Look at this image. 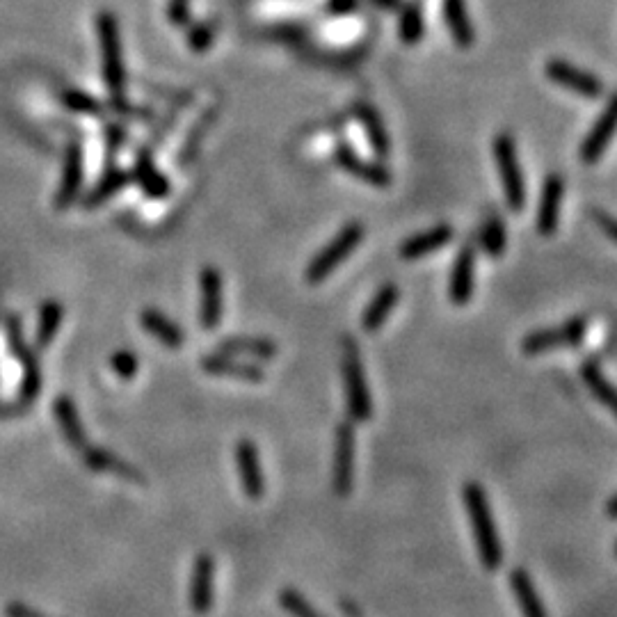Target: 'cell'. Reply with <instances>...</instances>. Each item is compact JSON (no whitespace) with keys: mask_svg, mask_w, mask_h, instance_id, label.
I'll use <instances>...</instances> for the list:
<instances>
[{"mask_svg":"<svg viewBox=\"0 0 617 617\" xmlns=\"http://www.w3.org/2000/svg\"><path fill=\"white\" fill-rule=\"evenodd\" d=\"M462 501L471 519V528H474L480 563L490 572L499 570L503 563V544L499 540V533H496L487 492L478 483H467L462 487Z\"/></svg>","mask_w":617,"mask_h":617,"instance_id":"cell-1","label":"cell"},{"mask_svg":"<svg viewBox=\"0 0 617 617\" xmlns=\"http://www.w3.org/2000/svg\"><path fill=\"white\" fill-rule=\"evenodd\" d=\"M96 35L101 44L103 58V80H106L112 108L117 112H126V69H124V51L122 35H119L117 19L110 12L96 14Z\"/></svg>","mask_w":617,"mask_h":617,"instance_id":"cell-2","label":"cell"},{"mask_svg":"<svg viewBox=\"0 0 617 617\" xmlns=\"http://www.w3.org/2000/svg\"><path fill=\"white\" fill-rule=\"evenodd\" d=\"M343 382H346V403L352 423H364L373 416V400L364 375V364L359 357V346L352 339L343 341Z\"/></svg>","mask_w":617,"mask_h":617,"instance_id":"cell-3","label":"cell"},{"mask_svg":"<svg viewBox=\"0 0 617 617\" xmlns=\"http://www.w3.org/2000/svg\"><path fill=\"white\" fill-rule=\"evenodd\" d=\"M364 224L362 222H348L339 234H336L327 247H323L311 263L307 266V282L309 284H323L332 272L341 266L348 256L357 250L359 243L364 240Z\"/></svg>","mask_w":617,"mask_h":617,"instance_id":"cell-4","label":"cell"},{"mask_svg":"<svg viewBox=\"0 0 617 617\" xmlns=\"http://www.w3.org/2000/svg\"><path fill=\"white\" fill-rule=\"evenodd\" d=\"M492 151H494L496 170H499V179L503 183V195H506L510 211H515V213L524 211L526 181H524L522 165H519V158H517V144L515 140H512V135L510 133L496 135Z\"/></svg>","mask_w":617,"mask_h":617,"instance_id":"cell-5","label":"cell"},{"mask_svg":"<svg viewBox=\"0 0 617 617\" xmlns=\"http://www.w3.org/2000/svg\"><path fill=\"white\" fill-rule=\"evenodd\" d=\"M588 334V318L576 316L570 318L563 325L547 327V330H535L524 336L522 350L526 355H542V352L554 350V348H567V346H579Z\"/></svg>","mask_w":617,"mask_h":617,"instance_id":"cell-6","label":"cell"},{"mask_svg":"<svg viewBox=\"0 0 617 617\" xmlns=\"http://www.w3.org/2000/svg\"><path fill=\"white\" fill-rule=\"evenodd\" d=\"M355 426L352 421H343L334 432V464H332V487L336 496H348L355 480Z\"/></svg>","mask_w":617,"mask_h":617,"instance_id":"cell-7","label":"cell"},{"mask_svg":"<svg viewBox=\"0 0 617 617\" xmlns=\"http://www.w3.org/2000/svg\"><path fill=\"white\" fill-rule=\"evenodd\" d=\"M544 74H547L551 83L565 87V90L579 94L588 101H597L599 96L604 94L602 80H599L595 74H590V71H583L565 60H558V58L549 60L547 67H544Z\"/></svg>","mask_w":617,"mask_h":617,"instance_id":"cell-8","label":"cell"},{"mask_svg":"<svg viewBox=\"0 0 617 617\" xmlns=\"http://www.w3.org/2000/svg\"><path fill=\"white\" fill-rule=\"evenodd\" d=\"M190 611L204 617L213 611L215 606V558L211 554H199L195 558L190 574V590H188Z\"/></svg>","mask_w":617,"mask_h":617,"instance_id":"cell-9","label":"cell"},{"mask_svg":"<svg viewBox=\"0 0 617 617\" xmlns=\"http://www.w3.org/2000/svg\"><path fill=\"white\" fill-rule=\"evenodd\" d=\"M617 133V92L608 99V103L602 110V115L597 117V122L592 124L586 138L581 142V160L586 165H595L599 158L604 156L608 144L615 138Z\"/></svg>","mask_w":617,"mask_h":617,"instance_id":"cell-10","label":"cell"},{"mask_svg":"<svg viewBox=\"0 0 617 617\" xmlns=\"http://www.w3.org/2000/svg\"><path fill=\"white\" fill-rule=\"evenodd\" d=\"M334 163L339 165L343 172H348L350 176H357L359 181L371 183V186H375V188H387V186H391V181H394V176H391L387 167L362 158L355 149L350 147L348 142L336 144Z\"/></svg>","mask_w":617,"mask_h":617,"instance_id":"cell-11","label":"cell"},{"mask_svg":"<svg viewBox=\"0 0 617 617\" xmlns=\"http://www.w3.org/2000/svg\"><path fill=\"white\" fill-rule=\"evenodd\" d=\"M7 341H10V348L14 352V357L21 362L23 368V382H21V398L23 400H35L39 394V387H42V375H39V364L35 355L26 341L21 336L19 320L10 318L7 320Z\"/></svg>","mask_w":617,"mask_h":617,"instance_id":"cell-12","label":"cell"},{"mask_svg":"<svg viewBox=\"0 0 617 617\" xmlns=\"http://www.w3.org/2000/svg\"><path fill=\"white\" fill-rule=\"evenodd\" d=\"M83 176H85V156L78 142H71L67 151H64V167H62V179L58 195H55V206L64 211L76 202L83 188Z\"/></svg>","mask_w":617,"mask_h":617,"instance_id":"cell-13","label":"cell"},{"mask_svg":"<svg viewBox=\"0 0 617 617\" xmlns=\"http://www.w3.org/2000/svg\"><path fill=\"white\" fill-rule=\"evenodd\" d=\"M474 279H476V250L474 245L467 243L460 247L451 270L448 298H451L453 304L464 307V304L471 302V295H474Z\"/></svg>","mask_w":617,"mask_h":617,"instance_id":"cell-14","label":"cell"},{"mask_svg":"<svg viewBox=\"0 0 617 617\" xmlns=\"http://www.w3.org/2000/svg\"><path fill=\"white\" fill-rule=\"evenodd\" d=\"M565 197V181L560 174H549L544 179L540 206H538V234L540 236H554L560 222V206H563Z\"/></svg>","mask_w":617,"mask_h":617,"instance_id":"cell-15","label":"cell"},{"mask_svg":"<svg viewBox=\"0 0 617 617\" xmlns=\"http://www.w3.org/2000/svg\"><path fill=\"white\" fill-rule=\"evenodd\" d=\"M236 467L240 476V485L243 492L250 496L252 501H259L266 494V478H263L259 453L250 439H240L236 446Z\"/></svg>","mask_w":617,"mask_h":617,"instance_id":"cell-16","label":"cell"},{"mask_svg":"<svg viewBox=\"0 0 617 617\" xmlns=\"http://www.w3.org/2000/svg\"><path fill=\"white\" fill-rule=\"evenodd\" d=\"M80 458H83L85 467L96 471V474H112L126 480V483L144 485V476L138 469L131 467V464L124 462L122 458H117V455H112L106 448H96L87 444L83 451H80Z\"/></svg>","mask_w":617,"mask_h":617,"instance_id":"cell-17","label":"cell"},{"mask_svg":"<svg viewBox=\"0 0 617 617\" xmlns=\"http://www.w3.org/2000/svg\"><path fill=\"white\" fill-rule=\"evenodd\" d=\"M202 304H199V323L204 330H215L222 318V277L215 268H204L199 277Z\"/></svg>","mask_w":617,"mask_h":617,"instance_id":"cell-18","label":"cell"},{"mask_svg":"<svg viewBox=\"0 0 617 617\" xmlns=\"http://www.w3.org/2000/svg\"><path fill=\"white\" fill-rule=\"evenodd\" d=\"M453 238H455V229L451 227V224H437V227H432L428 231H421V234L405 238L398 254L407 261L421 259V256L442 250V247L451 243Z\"/></svg>","mask_w":617,"mask_h":617,"instance_id":"cell-19","label":"cell"},{"mask_svg":"<svg viewBox=\"0 0 617 617\" xmlns=\"http://www.w3.org/2000/svg\"><path fill=\"white\" fill-rule=\"evenodd\" d=\"M355 117L362 122L364 126V133L368 138V144H371L375 156L378 158H384L389 156L391 151V142H389V135H387V128H384V122L380 117V112L375 110L371 103H355Z\"/></svg>","mask_w":617,"mask_h":617,"instance_id":"cell-20","label":"cell"},{"mask_svg":"<svg viewBox=\"0 0 617 617\" xmlns=\"http://www.w3.org/2000/svg\"><path fill=\"white\" fill-rule=\"evenodd\" d=\"M133 174H135V181L140 183V188L147 197L163 199V197L170 195V181H167L165 176L158 172V167H156L154 160H151L147 149H142L138 158H135Z\"/></svg>","mask_w":617,"mask_h":617,"instance_id":"cell-21","label":"cell"},{"mask_svg":"<svg viewBox=\"0 0 617 617\" xmlns=\"http://www.w3.org/2000/svg\"><path fill=\"white\" fill-rule=\"evenodd\" d=\"M53 414H55V421H58V426H60V432L64 435V439H67V444L71 448H76L78 453L83 451V448L87 446V435H85L83 423H80V419H78L76 405L71 403V398L60 396L58 400H55Z\"/></svg>","mask_w":617,"mask_h":617,"instance_id":"cell-22","label":"cell"},{"mask_svg":"<svg viewBox=\"0 0 617 617\" xmlns=\"http://www.w3.org/2000/svg\"><path fill=\"white\" fill-rule=\"evenodd\" d=\"M510 588L519 608H522L524 617H547L538 590H535L531 576H528L524 567H515V570L510 572Z\"/></svg>","mask_w":617,"mask_h":617,"instance_id":"cell-23","label":"cell"},{"mask_svg":"<svg viewBox=\"0 0 617 617\" xmlns=\"http://www.w3.org/2000/svg\"><path fill=\"white\" fill-rule=\"evenodd\" d=\"M400 298V288L396 284H384L378 293L373 295V300L368 302V307L364 309L362 316V327L366 332H375L384 325V320L389 318L391 309L398 304Z\"/></svg>","mask_w":617,"mask_h":617,"instance_id":"cell-24","label":"cell"},{"mask_svg":"<svg viewBox=\"0 0 617 617\" xmlns=\"http://www.w3.org/2000/svg\"><path fill=\"white\" fill-rule=\"evenodd\" d=\"M202 368L208 375H218V378H234V380H243V382H261L263 380V371L259 366L236 362V359H231L227 355L204 357Z\"/></svg>","mask_w":617,"mask_h":617,"instance_id":"cell-25","label":"cell"},{"mask_svg":"<svg viewBox=\"0 0 617 617\" xmlns=\"http://www.w3.org/2000/svg\"><path fill=\"white\" fill-rule=\"evenodd\" d=\"M581 378L586 382V387L592 391V396H595L606 410H611L617 416V387L608 382L597 359H586V362H583Z\"/></svg>","mask_w":617,"mask_h":617,"instance_id":"cell-26","label":"cell"},{"mask_svg":"<svg viewBox=\"0 0 617 617\" xmlns=\"http://www.w3.org/2000/svg\"><path fill=\"white\" fill-rule=\"evenodd\" d=\"M128 183H131V176L122 167H110V170L96 181V186L87 192L83 197V208L92 211V208H99L103 202H108L110 197H115L117 192H122Z\"/></svg>","mask_w":617,"mask_h":617,"instance_id":"cell-27","label":"cell"},{"mask_svg":"<svg viewBox=\"0 0 617 617\" xmlns=\"http://www.w3.org/2000/svg\"><path fill=\"white\" fill-rule=\"evenodd\" d=\"M444 16L446 26L451 30L455 44L460 48H469L474 44V28H471L469 12L464 0H444Z\"/></svg>","mask_w":617,"mask_h":617,"instance_id":"cell-28","label":"cell"},{"mask_svg":"<svg viewBox=\"0 0 617 617\" xmlns=\"http://www.w3.org/2000/svg\"><path fill=\"white\" fill-rule=\"evenodd\" d=\"M142 327L167 348H181L183 346V330L176 323H172L170 318L160 314V311H154V309L144 311Z\"/></svg>","mask_w":617,"mask_h":617,"instance_id":"cell-29","label":"cell"},{"mask_svg":"<svg viewBox=\"0 0 617 617\" xmlns=\"http://www.w3.org/2000/svg\"><path fill=\"white\" fill-rule=\"evenodd\" d=\"M220 355L227 357H254L272 359L277 355V346L268 339H227L218 346Z\"/></svg>","mask_w":617,"mask_h":617,"instance_id":"cell-30","label":"cell"},{"mask_svg":"<svg viewBox=\"0 0 617 617\" xmlns=\"http://www.w3.org/2000/svg\"><path fill=\"white\" fill-rule=\"evenodd\" d=\"M478 243L490 256H501L508 247V234H506V222L499 215H487L483 227L478 231Z\"/></svg>","mask_w":617,"mask_h":617,"instance_id":"cell-31","label":"cell"},{"mask_svg":"<svg viewBox=\"0 0 617 617\" xmlns=\"http://www.w3.org/2000/svg\"><path fill=\"white\" fill-rule=\"evenodd\" d=\"M62 316L64 311L60 307V302H46L42 304V309H39V320H37V346L46 348L51 346L55 334H58L60 325H62Z\"/></svg>","mask_w":617,"mask_h":617,"instance_id":"cell-32","label":"cell"},{"mask_svg":"<svg viewBox=\"0 0 617 617\" xmlns=\"http://www.w3.org/2000/svg\"><path fill=\"white\" fill-rule=\"evenodd\" d=\"M215 119H218V112L208 110V112H204V117L195 124V128H192L190 135L186 138V142L181 144V154H179V163L181 165H188L190 160L195 158L199 144H202V140L206 138V133L211 131V126L215 124Z\"/></svg>","mask_w":617,"mask_h":617,"instance_id":"cell-33","label":"cell"},{"mask_svg":"<svg viewBox=\"0 0 617 617\" xmlns=\"http://www.w3.org/2000/svg\"><path fill=\"white\" fill-rule=\"evenodd\" d=\"M398 35L403 39L405 44H419L423 37V12L419 3H410L400 14V26H398Z\"/></svg>","mask_w":617,"mask_h":617,"instance_id":"cell-34","label":"cell"},{"mask_svg":"<svg viewBox=\"0 0 617 617\" xmlns=\"http://www.w3.org/2000/svg\"><path fill=\"white\" fill-rule=\"evenodd\" d=\"M279 606H282L291 617H327V615L320 613L318 608L295 588L279 590Z\"/></svg>","mask_w":617,"mask_h":617,"instance_id":"cell-35","label":"cell"},{"mask_svg":"<svg viewBox=\"0 0 617 617\" xmlns=\"http://www.w3.org/2000/svg\"><path fill=\"white\" fill-rule=\"evenodd\" d=\"M60 101H62V106H64V108L71 110V112H76V115H90V117H99V115H103V106H101V103L96 101L94 96L85 94V92H80V90H67V92H62Z\"/></svg>","mask_w":617,"mask_h":617,"instance_id":"cell-36","label":"cell"},{"mask_svg":"<svg viewBox=\"0 0 617 617\" xmlns=\"http://www.w3.org/2000/svg\"><path fill=\"white\" fill-rule=\"evenodd\" d=\"M215 32H218V26H215V21H204L197 23V26H192L188 30V48L195 53H204L208 48L213 46Z\"/></svg>","mask_w":617,"mask_h":617,"instance_id":"cell-37","label":"cell"},{"mask_svg":"<svg viewBox=\"0 0 617 617\" xmlns=\"http://www.w3.org/2000/svg\"><path fill=\"white\" fill-rule=\"evenodd\" d=\"M110 368L119 380H131V378H135V375H138L140 359L135 357L131 350H119V352H115V355H112Z\"/></svg>","mask_w":617,"mask_h":617,"instance_id":"cell-38","label":"cell"},{"mask_svg":"<svg viewBox=\"0 0 617 617\" xmlns=\"http://www.w3.org/2000/svg\"><path fill=\"white\" fill-rule=\"evenodd\" d=\"M167 16H170V21L174 23V26L188 28L190 21H192L188 0H172L170 7H167Z\"/></svg>","mask_w":617,"mask_h":617,"instance_id":"cell-39","label":"cell"},{"mask_svg":"<svg viewBox=\"0 0 617 617\" xmlns=\"http://www.w3.org/2000/svg\"><path fill=\"white\" fill-rule=\"evenodd\" d=\"M590 215H592V220H595L597 227L602 229V234L606 238H611L613 243L617 245V218H615V215L606 213V211H592Z\"/></svg>","mask_w":617,"mask_h":617,"instance_id":"cell-40","label":"cell"},{"mask_svg":"<svg viewBox=\"0 0 617 617\" xmlns=\"http://www.w3.org/2000/svg\"><path fill=\"white\" fill-rule=\"evenodd\" d=\"M124 142H126V131L122 126H117V124L106 126V149L110 156H115L117 151L124 147Z\"/></svg>","mask_w":617,"mask_h":617,"instance_id":"cell-41","label":"cell"},{"mask_svg":"<svg viewBox=\"0 0 617 617\" xmlns=\"http://www.w3.org/2000/svg\"><path fill=\"white\" fill-rule=\"evenodd\" d=\"M5 617H48L42 611H37V608H32L23 602H7L3 608Z\"/></svg>","mask_w":617,"mask_h":617,"instance_id":"cell-42","label":"cell"},{"mask_svg":"<svg viewBox=\"0 0 617 617\" xmlns=\"http://www.w3.org/2000/svg\"><path fill=\"white\" fill-rule=\"evenodd\" d=\"M357 7V0H330V14L334 16H343V14H350L352 10Z\"/></svg>","mask_w":617,"mask_h":617,"instance_id":"cell-43","label":"cell"},{"mask_svg":"<svg viewBox=\"0 0 617 617\" xmlns=\"http://www.w3.org/2000/svg\"><path fill=\"white\" fill-rule=\"evenodd\" d=\"M339 606H341V611H343V615H346V617H364V613L359 611V606L352 604L350 599H341Z\"/></svg>","mask_w":617,"mask_h":617,"instance_id":"cell-44","label":"cell"},{"mask_svg":"<svg viewBox=\"0 0 617 617\" xmlns=\"http://www.w3.org/2000/svg\"><path fill=\"white\" fill-rule=\"evenodd\" d=\"M606 515H608V517H611V519H617V494L613 496V499H611V501H608V503H606Z\"/></svg>","mask_w":617,"mask_h":617,"instance_id":"cell-45","label":"cell"},{"mask_svg":"<svg viewBox=\"0 0 617 617\" xmlns=\"http://www.w3.org/2000/svg\"><path fill=\"white\" fill-rule=\"evenodd\" d=\"M378 7H384V10H396V7L400 5V0H373Z\"/></svg>","mask_w":617,"mask_h":617,"instance_id":"cell-46","label":"cell"},{"mask_svg":"<svg viewBox=\"0 0 617 617\" xmlns=\"http://www.w3.org/2000/svg\"><path fill=\"white\" fill-rule=\"evenodd\" d=\"M615 556H617V542H615Z\"/></svg>","mask_w":617,"mask_h":617,"instance_id":"cell-47","label":"cell"}]
</instances>
